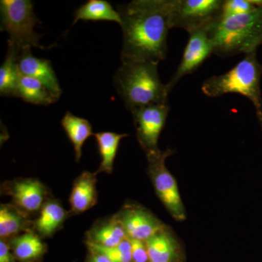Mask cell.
<instances>
[{
	"label": "cell",
	"instance_id": "cell-6",
	"mask_svg": "<svg viewBox=\"0 0 262 262\" xmlns=\"http://www.w3.org/2000/svg\"><path fill=\"white\" fill-rule=\"evenodd\" d=\"M173 154L171 149L146 154L148 160V174L157 195L170 215L177 222L187 218L185 207L183 203L178 184L165 165V160Z\"/></svg>",
	"mask_w": 262,
	"mask_h": 262
},
{
	"label": "cell",
	"instance_id": "cell-8",
	"mask_svg": "<svg viewBox=\"0 0 262 262\" xmlns=\"http://www.w3.org/2000/svg\"><path fill=\"white\" fill-rule=\"evenodd\" d=\"M170 106L168 103L148 105L131 112L138 141L145 154L159 150L158 139L165 126Z\"/></svg>",
	"mask_w": 262,
	"mask_h": 262
},
{
	"label": "cell",
	"instance_id": "cell-24",
	"mask_svg": "<svg viewBox=\"0 0 262 262\" xmlns=\"http://www.w3.org/2000/svg\"><path fill=\"white\" fill-rule=\"evenodd\" d=\"M86 243L89 248L101 253L112 262H133L131 245L128 237L115 247H103L92 243Z\"/></svg>",
	"mask_w": 262,
	"mask_h": 262
},
{
	"label": "cell",
	"instance_id": "cell-11",
	"mask_svg": "<svg viewBox=\"0 0 262 262\" xmlns=\"http://www.w3.org/2000/svg\"><path fill=\"white\" fill-rule=\"evenodd\" d=\"M3 190L11 196L15 206L27 212L41 210L47 194L42 183L34 179H18L7 182L3 185Z\"/></svg>",
	"mask_w": 262,
	"mask_h": 262
},
{
	"label": "cell",
	"instance_id": "cell-17",
	"mask_svg": "<svg viewBox=\"0 0 262 262\" xmlns=\"http://www.w3.org/2000/svg\"><path fill=\"white\" fill-rule=\"evenodd\" d=\"M8 46L5 61L0 67V94L2 96L12 97L17 96L20 77L18 61L21 51L11 45Z\"/></svg>",
	"mask_w": 262,
	"mask_h": 262
},
{
	"label": "cell",
	"instance_id": "cell-26",
	"mask_svg": "<svg viewBox=\"0 0 262 262\" xmlns=\"http://www.w3.org/2000/svg\"><path fill=\"white\" fill-rule=\"evenodd\" d=\"M131 245L133 262H150L145 242L128 238Z\"/></svg>",
	"mask_w": 262,
	"mask_h": 262
},
{
	"label": "cell",
	"instance_id": "cell-15",
	"mask_svg": "<svg viewBox=\"0 0 262 262\" xmlns=\"http://www.w3.org/2000/svg\"><path fill=\"white\" fill-rule=\"evenodd\" d=\"M127 237L126 232L116 214L94 226L88 234L87 242L103 247H115Z\"/></svg>",
	"mask_w": 262,
	"mask_h": 262
},
{
	"label": "cell",
	"instance_id": "cell-4",
	"mask_svg": "<svg viewBox=\"0 0 262 262\" xmlns=\"http://www.w3.org/2000/svg\"><path fill=\"white\" fill-rule=\"evenodd\" d=\"M262 65L256 52L246 54L244 59L223 75L207 79L202 91L208 97H220L227 94H238L252 102L262 129L261 78Z\"/></svg>",
	"mask_w": 262,
	"mask_h": 262
},
{
	"label": "cell",
	"instance_id": "cell-14",
	"mask_svg": "<svg viewBox=\"0 0 262 262\" xmlns=\"http://www.w3.org/2000/svg\"><path fill=\"white\" fill-rule=\"evenodd\" d=\"M96 173L84 171L74 182L70 198L72 211L81 213L93 208L97 203Z\"/></svg>",
	"mask_w": 262,
	"mask_h": 262
},
{
	"label": "cell",
	"instance_id": "cell-1",
	"mask_svg": "<svg viewBox=\"0 0 262 262\" xmlns=\"http://www.w3.org/2000/svg\"><path fill=\"white\" fill-rule=\"evenodd\" d=\"M172 0H134L117 7L122 18V62L159 63L168 53Z\"/></svg>",
	"mask_w": 262,
	"mask_h": 262
},
{
	"label": "cell",
	"instance_id": "cell-19",
	"mask_svg": "<svg viewBox=\"0 0 262 262\" xmlns=\"http://www.w3.org/2000/svg\"><path fill=\"white\" fill-rule=\"evenodd\" d=\"M16 97L27 103L48 106L56 102L58 98L40 81L20 75Z\"/></svg>",
	"mask_w": 262,
	"mask_h": 262
},
{
	"label": "cell",
	"instance_id": "cell-3",
	"mask_svg": "<svg viewBox=\"0 0 262 262\" xmlns=\"http://www.w3.org/2000/svg\"><path fill=\"white\" fill-rule=\"evenodd\" d=\"M208 32L217 56L256 52L262 45V5L249 13L219 20Z\"/></svg>",
	"mask_w": 262,
	"mask_h": 262
},
{
	"label": "cell",
	"instance_id": "cell-16",
	"mask_svg": "<svg viewBox=\"0 0 262 262\" xmlns=\"http://www.w3.org/2000/svg\"><path fill=\"white\" fill-rule=\"evenodd\" d=\"M15 258L20 262H32L46 253V246L32 230L11 238L9 244Z\"/></svg>",
	"mask_w": 262,
	"mask_h": 262
},
{
	"label": "cell",
	"instance_id": "cell-27",
	"mask_svg": "<svg viewBox=\"0 0 262 262\" xmlns=\"http://www.w3.org/2000/svg\"><path fill=\"white\" fill-rule=\"evenodd\" d=\"M9 244L5 239L0 241V262H15L14 255L10 251Z\"/></svg>",
	"mask_w": 262,
	"mask_h": 262
},
{
	"label": "cell",
	"instance_id": "cell-18",
	"mask_svg": "<svg viewBox=\"0 0 262 262\" xmlns=\"http://www.w3.org/2000/svg\"><path fill=\"white\" fill-rule=\"evenodd\" d=\"M30 221L25 212L14 204L1 205L0 237L1 239L13 238L22 231L30 230Z\"/></svg>",
	"mask_w": 262,
	"mask_h": 262
},
{
	"label": "cell",
	"instance_id": "cell-7",
	"mask_svg": "<svg viewBox=\"0 0 262 262\" xmlns=\"http://www.w3.org/2000/svg\"><path fill=\"white\" fill-rule=\"evenodd\" d=\"M222 0H172L171 27L189 34L209 29L222 16Z\"/></svg>",
	"mask_w": 262,
	"mask_h": 262
},
{
	"label": "cell",
	"instance_id": "cell-28",
	"mask_svg": "<svg viewBox=\"0 0 262 262\" xmlns=\"http://www.w3.org/2000/svg\"><path fill=\"white\" fill-rule=\"evenodd\" d=\"M90 255L87 262H112L110 259L101 253L96 252L94 250L89 248Z\"/></svg>",
	"mask_w": 262,
	"mask_h": 262
},
{
	"label": "cell",
	"instance_id": "cell-23",
	"mask_svg": "<svg viewBox=\"0 0 262 262\" xmlns=\"http://www.w3.org/2000/svg\"><path fill=\"white\" fill-rule=\"evenodd\" d=\"M67 213L56 201H48L41 208L40 214L34 222V227L42 236H51L61 227Z\"/></svg>",
	"mask_w": 262,
	"mask_h": 262
},
{
	"label": "cell",
	"instance_id": "cell-13",
	"mask_svg": "<svg viewBox=\"0 0 262 262\" xmlns=\"http://www.w3.org/2000/svg\"><path fill=\"white\" fill-rule=\"evenodd\" d=\"M150 262H182L183 251L173 232L163 229L145 241Z\"/></svg>",
	"mask_w": 262,
	"mask_h": 262
},
{
	"label": "cell",
	"instance_id": "cell-12",
	"mask_svg": "<svg viewBox=\"0 0 262 262\" xmlns=\"http://www.w3.org/2000/svg\"><path fill=\"white\" fill-rule=\"evenodd\" d=\"M18 65L20 75L40 81L57 98L61 96L62 90L51 61L36 58L28 48L20 53Z\"/></svg>",
	"mask_w": 262,
	"mask_h": 262
},
{
	"label": "cell",
	"instance_id": "cell-22",
	"mask_svg": "<svg viewBox=\"0 0 262 262\" xmlns=\"http://www.w3.org/2000/svg\"><path fill=\"white\" fill-rule=\"evenodd\" d=\"M127 136V134H119L113 132H100L94 134L101 158L96 173H112L120 141Z\"/></svg>",
	"mask_w": 262,
	"mask_h": 262
},
{
	"label": "cell",
	"instance_id": "cell-20",
	"mask_svg": "<svg viewBox=\"0 0 262 262\" xmlns=\"http://www.w3.org/2000/svg\"><path fill=\"white\" fill-rule=\"evenodd\" d=\"M113 21L121 26L122 18L117 10L105 0H89L76 10L73 25L78 20Z\"/></svg>",
	"mask_w": 262,
	"mask_h": 262
},
{
	"label": "cell",
	"instance_id": "cell-9",
	"mask_svg": "<svg viewBox=\"0 0 262 262\" xmlns=\"http://www.w3.org/2000/svg\"><path fill=\"white\" fill-rule=\"evenodd\" d=\"M208 30V29H200L189 34V41L184 49L180 64L167 84L170 91L183 77L198 70L213 53V46Z\"/></svg>",
	"mask_w": 262,
	"mask_h": 262
},
{
	"label": "cell",
	"instance_id": "cell-25",
	"mask_svg": "<svg viewBox=\"0 0 262 262\" xmlns=\"http://www.w3.org/2000/svg\"><path fill=\"white\" fill-rule=\"evenodd\" d=\"M261 5L262 0H226L220 20L249 13Z\"/></svg>",
	"mask_w": 262,
	"mask_h": 262
},
{
	"label": "cell",
	"instance_id": "cell-2",
	"mask_svg": "<svg viewBox=\"0 0 262 262\" xmlns=\"http://www.w3.org/2000/svg\"><path fill=\"white\" fill-rule=\"evenodd\" d=\"M158 63L122 62L115 77V88L130 112L148 105L168 103L167 84L160 80Z\"/></svg>",
	"mask_w": 262,
	"mask_h": 262
},
{
	"label": "cell",
	"instance_id": "cell-5",
	"mask_svg": "<svg viewBox=\"0 0 262 262\" xmlns=\"http://www.w3.org/2000/svg\"><path fill=\"white\" fill-rule=\"evenodd\" d=\"M1 31L9 34L8 45L20 51L28 48L45 49L39 43L41 35L34 30L39 20L34 13L33 3L29 0H2Z\"/></svg>",
	"mask_w": 262,
	"mask_h": 262
},
{
	"label": "cell",
	"instance_id": "cell-10",
	"mask_svg": "<svg viewBox=\"0 0 262 262\" xmlns=\"http://www.w3.org/2000/svg\"><path fill=\"white\" fill-rule=\"evenodd\" d=\"M117 215L127 237L130 239L145 242L168 227L144 207L135 205L125 206Z\"/></svg>",
	"mask_w": 262,
	"mask_h": 262
},
{
	"label": "cell",
	"instance_id": "cell-21",
	"mask_svg": "<svg viewBox=\"0 0 262 262\" xmlns=\"http://www.w3.org/2000/svg\"><path fill=\"white\" fill-rule=\"evenodd\" d=\"M61 125L74 146L77 161H80L84 143L93 134L89 120L67 112L61 120Z\"/></svg>",
	"mask_w": 262,
	"mask_h": 262
}]
</instances>
